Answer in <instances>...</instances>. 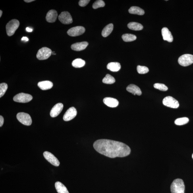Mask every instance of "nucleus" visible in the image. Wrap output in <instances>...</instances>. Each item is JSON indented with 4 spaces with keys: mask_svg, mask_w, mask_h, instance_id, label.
Masks as SVG:
<instances>
[{
    "mask_svg": "<svg viewBox=\"0 0 193 193\" xmlns=\"http://www.w3.org/2000/svg\"><path fill=\"white\" fill-rule=\"evenodd\" d=\"M33 97L30 95L23 93H19L14 97L13 100L16 102L25 103L32 100Z\"/></svg>",
    "mask_w": 193,
    "mask_h": 193,
    "instance_id": "0eeeda50",
    "label": "nucleus"
},
{
    "mask_svg": "<svg viewBox=\"0 0 193 193\" xmlns=\"http://www.w3.org/2000/svg\"><path fill=\"white\" fill-rule=\"evenodd\" d=\"M163 103L166 106L173 109H177L179 106V103L175 98L171 96H167L163 99Z\"/></svg>",
    "mask_w": 193,
    "mask_h": 193,
    "instance_id": "6e6552de",
    "label": "nucleus"
},
{
    "mask_svg": "<svg viewBox=\"0 0 193 193\" xmlns=\"http://www.w3.org/2000/svg\"><path fill=\"white\" fill-rule=\"evenodd\" d=\"M178 62L180 65L186 67L193 63V55L190 54H184L179 58Z\"/></svg>",
    "mask_w": 193,
    "mask_h": 193,
    "instance_id": "423d86ee",
    "label": "nucleus"
},
{
    "mask_svg": "<svg viewBox=\"0 0 193 193\" xmlns=\"http://www.w3.org/2000/svg\"><path fill=\"white\" fill-rule=\"evenodd\" d=\"M121 64L119 62H111L107 64V68L113 72H117L121 69Z\"/></svg>",
    "mask_w": 193,
    "mask_h": 193,
    "instance_id": "aec40b11",
    "label": "nucleus"
},
{
    "mask_svg": "<svg viewBox=\"0 0 193 193\" xmlns=\"http://www.w3.org/2000/svg\"><path fill=\"white\" fill-rule=\"evenodd\" d=\"M16 118L21 123L26 126H30L32 123V120L28 114L20 113L17 114Z\"/></svg>",
    "mask_w": 193,
    "mask_h": 193,
    "instance_id": "39448f33",
    "label": "nucleus"
},
{
    "mask_svg": "<svg viewBox=\"0 0 193 193\" xmlns=\"http://www.w3.org/2000/svg\"><path fill=\"white\" fill-rule=\"evenodd\" d=\"M128 12L130 14H137V15L142 16L144 15L145 11L144 10L140 7L133 6L130 8Z\"/></svg>",
    "mask_w": 193,
    "mask_h": 193,
    "instance_id": "4be33fe9",
    "label": "nucleus"
},
{
    "mask_svg": "<svg viewBox=\"0 0 193 193\" xmlns=\"http://www.w3.org/2000/svg\"><path fill=\"white\" fill-rule=\"evenodd\" d=\"M122 38L125 42H130L136 40L137 37L135 35L131 34H125L122 35Z\"/></svg>",
    "mask_w": 193,
    "mask_h": 193,
    "instance_id": "a878e982",
    "label": "nucleus"
},
{
    "mask_svg": "<svg viewBox=\"0 0 193 193\" xmlns=\"http://www.w3.org/2000/svg\"><path fill=\"white\" fill-rule=\"evenodd\" d=\"M63 108V105L62 103H58L56 104L51 109L50 116L52 117H55L61 113Z\"/></svg>",
    "mask_w": 193,
    "mask_h": 193,
    "instance_id": "ddd939ff",
    "label": "nucleus"
},
{
    "mask_svg": "<svg viewBox=\"0 0 193 193\" xmlns=\"http://www.w3.org/2000/svg\"><path fill=\"white\" fill-rule=\"evenodd\" d=\"M43 155L45 159L51 164L57 167L59 166L60 163L59 160L52 153L48 151H45L43 153Z\"/></svg>",
    "mask_w": 193,
    "mask_h": 193,
    "instance_id": "9b49d317",
    "label": "nucleus"
},
{
    "mask_svg": "<svg viewBox=\"0 0 193 193\" xmlns=\"http://www.w3.org/2000/svg\"><path fill=\"white\" fill-rule=\"evenodd\" d=\"M55 186L58 193H69L67 188L61 182H55Z\"/></svg>",
    "mask_w": 193,
    "mask_h": 193,
    "instance_id": "412c9836",
    "label": "nucleus"
},
{
    "mask_svg": "<svg viewBox=\"0 0 193 193\" xmlns=\"http://www.w3.org/2000/svg\"><path fill=\"white\" fill-rule=\"evenodd\" d=\"M161 32L164 40L169 42H173V37L169 29L166 27H164L162 30Z\"/></svg>",
    "mask_w": 193,
    "mask_h": 193,
    "instance_id": "dca6fc26",
    "label": "nucleus"
},
{
    "mask_svg": "<svg viewBox=\"0 0 193 193\" xmlns=\"http://www.w3.org/2000/svg\"><path fill=\"white\" fill-rule=\"evenodd\" d=\"M52 55H56V53H55V52H52Z\"/></svg>",
    "mask_w": 193,
    "mask_h": 193,
    "instance_id": "58836bf2",
    "label": "nucleus"
},
{
    "mask_svg": "<svg viewBox=\"0 0 193 193\" xmlns=\"http://www.w3.org/2000/svg\"><path fill=\"white\" fill-rule=\"evenodd\" d=\"M93 147L97 152L111 158L127 156L131 151L130 147L124 143L107 139L97 140Z\"/></svg>",
    "mask_w": 193,
    "mask_h": 193,
    "instance_id": "f257e3e1",
    "label": "nucleus"
},
{
    "mask_svg": "<svg viewBox=\"0 0 193 193\" xmlns=\"http://www.w3.org/2000/svg\"><path fill=\"white\" fill-rule=\"evenodd\" d=\"M85 29L82 26H77L70 28L67 31V34L71 37H76L80 36L84 34Z\"/></svg>",
    "mask_w": 193,
    "mask_h": 193,
    "instance_id": "1a4fd4ad",
    "label": "nucleus"
},
{
    "mask_svg": "<svg viewBox=\"0 0 193 193\" xmlns=\"http://www.w3.org/2000/svg\"><path fill=\"white\" fill-rule=\"evenodd\" d=\"M103 102L106 105L110 107H117L119 104V102L117 99L111 97H106L104 98Z\"/></svg>",
    "mask_w": 193,
    "mask_h": 193,
    "instance_id": "4468645a",
    "label": "nucleus"
},
{
    "mask_svg": "<svg viewBox=\"0 0 193 193\" xmlns=\"http://www.w3.org/2000/svg\"><path fill=\"white\" fill-rule=\"evenodd\" d=\"M8 85L5 83L0 84V97H2L5 94L8 89Z\"/></svg>",
    "mask_w": 193,
    "mask_h": 193,
    "instance_id": "c756f323",
    "label": "nucleus"
},
{
    "mask_svg": "<svg viewBox=\"0 0 193 193\" xmlns=\"http://www.w3.org/2000/svg\"><path fill=\"white\" fill-rule=\"evenodd\" d=\"M59 19L60 21L64 24H69L73 22L72 16L68 12H62L59 16Z\"/></svg>",
    "mask_w": 193,
    "mask_h": 193,
    "instance_id": "9d476101",
    "label": "nucleus"
},
{
    "mask_svg": "<svg viewBox=\"0 0 193 193\" xmlns=\"http://www.w3.org/2000/svg\"><path fill=\"white\" fill-rule=\"evenodd\" d=\"M192 159H193V153L192 155Z\"/></svg>",
    "mask_w": 193,
    "mask_h": 193,
    "instance_id": "ea45409f",
    "label": "nucleus"
},
{
    "mask_svg": "<svg viewBox=\"0 0 193 193\" xmlns=\"http://www.w3.org/2000/svg\"><path fill=\"white\" fill-rule=\"evenodd\" d=\"M20 24V22L18 20L14 19L10 21L6 27V32L8 36H13L19 27Z\"/></svg>",
    "mask_w": 193,
    "mask_h": 193,
    "instance_id": "7ed1b4c3",
    "label": "nucleus"
},
{
    "mask_svg": "<svg viewBox=\"0 0 193 193\" xmlns=\"http://www.w3.org/2000/svg\"><path fill=\"white\" fill-rule=\"evenodd\" d=\"M3 12L2 10H0V17H1L2 15Z\"/></svg>",
    "mask_w": 193,
    "mask_h": 193,
    "instance_id": "4c0bfd02",
    "label": "nucleus"
},
{
    "mask_svg": "<svg viewBox=\"0 0 193 193\" xmlns=\"http://www.w3.org/2000/svg\"><path fill=\"white\" fill-rule=\"evenodd\" d=\"M77 115V111L74 107L68 109L64 115L63 119L64 121H68L73 119Z\"/></svg>",
    "mask_w": 193,
    "mask_h": 193,
    "instance_id": "f8f14e48",
    "label": "nucleus"
},
{
    "mask_svg": "<svg viewBox=\"0 0 193 193\" xmlns=\"http://www.w3.org/2000/svg\"><path fill=\"white\" fill-rule=\"evenodd\" d=\"M38 86L41 90H47L52 88L53 84L50 81H43L39 82L38 83Z\"/></svg>",
    "mask_w": 193,
    "mask_h": 193,
    "instance_id": "6ab92c4d",
    "label": "nucleus"
},
{
    "mask_svg": "<svg viewBox=\"0 0 193 193\" xmlns=\"http://www.w3.org/2000/svg\"><path fill=\"white\" fill-rule=\"evenodd\" d=\"M128 27L132 30H141L143 29V26L141 24L135 22H131L128 24Z\"/></svg>",
    "mask_w": 193,
    "mask_h": 193,
    "instance_id": "b1692460",
    "label": "nucleus"
},
{
    "mask_svg": "<svg viewBox=\"0 0 193 193\" xmlns=\"http://www.w3.org/2000/svg\"><path fill=\"white\" fill-rule=\"evenodd\" d=\"M126 90L128 92L132 93L134 95H140L142 94V92L140 88L134 84L129 85L127 88Z\"/></svg>",
    "mask_w": 193,
    "mask_h": 193,
    "instance_id": "a211bd4d",
    "label": "nucleus"
},
{
    "mask_svg": "<svg viewBox=\"0 0 193 193\" xmlns=\"http://www.w3.org/2000/svg\"><path fill=\"white\" fill-rule=\"evenodd\" d=\"M113 29V25L111 23L106 26L102 32V35L103 37H106L111 34Z\"/></svg>",
    "mask_w": 193,
    "mask_h": 193,
    "instance_id": "5701e85b",
    "label": "nucleus"
},
{
    "mask_svg": "<svg viewBox=\"0 0 193 193\" xmlns=\"http://www.w3.org/2000/svg\"><path fill=\"white\" fill-rule=\"evenodd\" d=\"M105 5V4L102 0H98L93 4L92 7L93 9H96L97 8L103 7Z\"/></svg>",
    "mask_w": 193,
    "mask_h": 193,
    "instance_id": "7c9ffc66",
    "label": "nucleus"
},
{
    "mask_svg": "<svg viewBox=\"0 0 193 193\" xmlns=\"http://www.w3.org/2000/svg\"><path fill=\"white\" fill-rule=\"evenodd\" d=\"M22 41H29V39L27 37H22L21 39Z\"/></svg>",
    "mask_w": 193,
    "mask_h": 193,
    "instance_id": "f704fd0d",
    "label": "nucleus"
},
{
    "mask_svg": "<svg viewBox=\"0 0 193 193\" xmlns=\"http://www.w3.org/2000/svg\"><path fill=\"white\" fill-rule=\"evenodd\" d=\"M90 1V0H80L79 2V5L80 7H84L88 5Z\"/></svg>",
    "mask_w": 193,
    "mask_h": 193,
    "instance_id": "473e14b6",
    "label": "nucleus"
},
{
    "mask_svg": "<svg viewBox=\"0 0 193 193\" xmlns=\"http://www.w3.org/2000/svg\"><path fill=\"white\" fill-rule=\"evenodd\" d=\"M154 88L155 89H158L159 90L163 91H166L168 90V88L167 87L163 84H159V83H156L153 85Z\"/></svg>",
    "mask_w": 193,
    "mask_h": 193,
    "instance_id": "2f4dec72",
    "label": "nucleus"
},
{
    "mask_svg": "<svg viewBox=\"0 0 193 193\" xmlns=\"http://www.w3.org/2000/svg\"><path fill=\"white\" fill-rule=\"evenodd\" d=\"M102 82L105 84H112L115 82V80L111 75L107 74L105 77L103 78Z\"/></svg>",
    "mask_w": 193,
    "mask_h": 193,
    "instance_id": "bb28decb",
    "label": "nucleus"
},
{
    "mask_svg": "<svg viewBox=\"0 0 193 193\" xmlns=\"http://www.w3.org/2000/svg\"><path fill=\"white\" fill-rule=\"evenodd\" d=\"M34 1H35L34 0H25V1H24L26 3H30L31 2Z\"/></svg>",
    "mask_w": 193,
    "mask_h": 193,
    "instance_id": "e433bc0d",
    "label": "nucleus"
},
{
    "mask_svg": "<svg viewBox=\"0 0 193 193\" xmlns=\"http://www.w3.org/2000/svg\"><path fill=\"white\" fill-rule=\"evenodd\" d=\"M86 62L84 60L80 59H76L72 62V65L75 68H81L84 67Z\"/></svg>",
    "mask_w": 193,
    "mask_h": 193,
    "instance_id": "393cba45",
    "label": "nucleus"
},
{
    "mask_svg": "<svg viewBox=\"0 0 193 193\" xmlns=\"http://www.w3.org/2000/svg\"><path fill=\"white\" fill-rule=\"evenodd\" d=\"M52 52L50 49L44 47L39 50L37 54V59L40 60L47 59L51 56Z\"/></svg>",
    "mask_w": 193,
    "mask_h": 193,
    "instance_id": "20e7f679",
    "label": "nucleus"
},
{
    "mask_svg": "<svg viewBox=\"0 0 193 193\" xmlns=\"http://www.w3.org/2000/svg\"><path fill=\"white\" fill-rule=\"evenodd\" d=\"M185 190L183 180L182 179H176L174 180L171 186L172 193H184Z\"/></svg>",
    "mask_w": 193,
    "mask_h": 193,
    "instance_id": "f03ea898",
    "label": "nucleus"
},
{
    "mask_svg": "<svg viewBox=\"0 0 193 193\" xmlns=\"http://www.w3.org/2000/svg\"><path fill=\"white\" fill-rule=\"evenodd\" d=\"M88 43L87 41L78 42L72 45L71 49L76 51H80L84 50L88 46Z\"/></svg>",
    "mask_w": 193,
    "mask_h": 193,
    "instance_id": "2eb2a0df",
    "label": "nucleus"
},
{
    "mask_svg": "<svg viewBox=\"0 0 193 193\" xmlns=\"http://www.w3.org/2000/svg\"><path fill=\"white\" fill-rule=\"evenodd\" d=\"M57 12L55 10H50L47 14L46 20L49 23L55 22L57 20Z\"/></svg>",
    "mask_w": 193,
    "mask_h": 193,
    "instance_id": "f3484780",
    "label": "nucleus"
},
{
    "mask_svg": "<svg viewBox=\"0 0 193 193\" xmlns=\"http://www.w3.org/2000/svg\"><path fill=\"white\" fill-rule=\"evenodd\" d=\"M189 121L188 118L186 117L178 118L176 119L175 123L176 125L181 126L184 125L188 123Z\"/></svg>",
    "mask_w": 193,
    "mask_h": 193,
    "instance_id": "cd10ccee",
    "label": "nucleus"
},
{
    "mask_svg": "<svg viewBox=\"0 0 193 193\" xmlns=\"http://www.w3.org/2000/svg\"><path fill=\"white\" fill-rule=\"evenodd\" d=\"M4 122V118L2 116H0V127L2 126Z\"/></svg>",
    "mask_w": 193,
    "mask_h": 193,
    "instance_id": "72a5a7b5",
    "label": "nucleus"
},
{
    "mask_svg": "<svg viewBox=\"0 0 193 193\" xmlns=\"http://www.w3.org/2000/svg\"><path fill=\"white\" fill-rule=\"evenodd\" d=\"M26 30L27 32H31L33 31V29L29 27H27L26 28Z\"/></svg>",
    "mask_w": 193,
    "mask_h": 193,
    "instance_id": "c9c22d12",
    "label": "nucleus"
},
{
    "mask_svg": "<svg viewBox=\"0 0 193 193\" xmlns=\"http://www.w3.org/2000/svg\"><path fill=\"white\" fill-rule=\"evenodd\" d=\"M137 69L138 73L140 74H146L149 72L148 68L146 66L138 65L137 66Z\"/></svg>",
    "mask_w": 193,
    "mask_h": 193,
    "instance_id": "c85d7f7f",
    "label": "nucleus"
}]
</instances>
